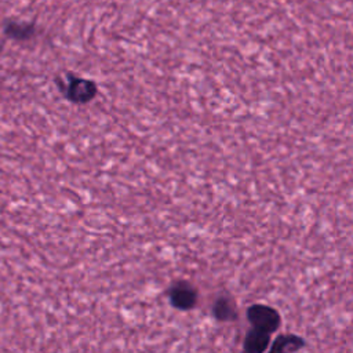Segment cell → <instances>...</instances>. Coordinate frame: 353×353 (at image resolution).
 Instances as JSON below:
<instances>
[{
    "label": "cell",
    "instance_id": "cell-1",
    "mask_svg": "<svg viewBox=\"0 0 353 353\" xmlns=\"http://www.w3.org/2000/svg\"><path fill=\"white\" fill-rule=\"evenodd\" d=\"M247 319L251 327L265 331L270 335L276 332L281 325V316L279 310L263 303L251 305L247 309Z\"/></svg>",
    "mask_w": 353,
    "mask_h": 353
},
{
    "label": "cell",
    "instance_id": "cell-2",
    "mask_svg": "<svg viewBox=\"0 0 353 353\" xmlns=\"http://www.w3.org/2000/svg\"><path fill=\"white\" fill-rule=\"evenodd\" d=\"M62 90L65 91V97L73 103H87L98 92V87L92 80L76 76H69L68 84Z\"/></svg>",
    "mask_w": 353,
    "mask_h": 353
},
{
    "label": "cell",
    "instance_id": "cell-3",
    "mask_svg": "<svg viewBox=\"0 0 353 353\" xmlns=\"http://www.w3.org/2000/svg\"><path fill=\"white\" fill-rule=\"evenodd\" d=\"M170 302L179 310H189L197 303V291L186 281L175 283L170 290Z\"/></svg>",
    "mask_w": 353,
    "mask_h": 353
},
{
    "label": "cell",
    "instance_id": "cell-4",
    "mask_svg": "<svg viewBox=\"0 0 353 353\" xmlns=\"http://www.w3.org/2000/svg\"><path fill=\"white\" fill-rule=\"evenodd\" d=\"M270 345V334L251 327L244 341V350L251 353L265 352Z\"/></svg>",
    "mask_w": 353,
    "mask_h": 353
},
{
    "label": "cell",
    "instance_id": "cell-5",
    "mask_svg": "<svg viewBox=\"0 0 353 353\" xmlns=\"http://www.w3.org/2000/svg\"><path fill=\"white\" fill-rule=\"evenodd\" d=\"M305 341L294 334H284V335H279L274 342L272 343L270 350L274 353H280V352H295L301 347H303Z\"/></svg>",
    "mask_w": 353,
    "mask_h": 353
},
{
    "label": "cell",
    "instance_id": "cell-6",
    "mask_svg": "<svg viewBox=\"0 0 353 353\" xmlns=\"http://www.w3.org/2000/svg\"><path fill=\"white\" fill-rule=\"evenodd\" d=\"M212 312L215 319L219 321H230V320H236L237 317L234 305L229 298H225V296H221L216 299Z\"/></svg>",
    "mask_w": 353,
    "mask_h": 353
},
{
    "label": "cell",
    "instance_id": "cell-7",
    "mask_svg": "<svg viewBox=\"0 0 353 353\" xmlns=\"http://www.w3.org/2000/svg\"><path fill=\"white\" fill-rule=\"evenodd\" d=\"M34 32V26L30 23H17V22H10L6 26V33L7 36L18 40H25L29 39Z\"/></svg>",
    "mask_w": 353,
    "mask_h": 353
}]
</instances>
